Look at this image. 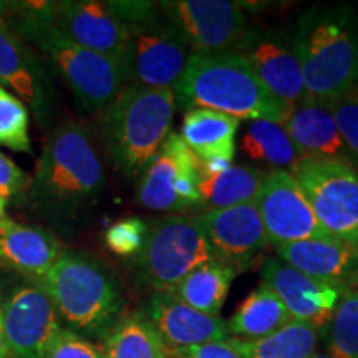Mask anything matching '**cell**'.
Returning a JSON list of instances; mask_svg holds the SVG:
<instances>
[{"mask_svg":"<svg viewBox=\"0 0 358 358\" xmlns=\"http://www.w3.org/2000/svg\"><path fill=\"white\" fill-rule=\"evenodd\" d=\"M308 358H335V357L325 348V350H317L313 355H310Z\"/></svg>","mask_w":358,"mask_h":358,"instance_id":"41","label":"cell"},{"mask_svg":"<svg viewBox=\"0 0 358 358\" xmlns=\"http://www.w3.org/2000/svg\"><path fill=\"white\" fill-rule=\"evenodd\" d=\"M231 52L243 57L268 92L289 106L308 96L292 40L282 34L250 27Z\"/></svg>","mask_w":358,"mask_h":358,"instance_id":"17","label":"cell"},{"mask_svg":"<svg viewBox=\"0 0 358 358\" xmlns=\"http://www.w3.org/2000/svg\"><path fill=\"white\" fill-rule=\"evenodd\" d=\"M2 313L12 358H45L62 320L42 285L29 280L13 285L2 297Z\"/></svg>","mask_w":358,"mask_h":358,"instance_id":"12","label":"cell"},{"mask_svg":"<svg viewBox=\"0 0 358 358\" xmlns=\"http://www.w3.org/2000/svg\"><path fill=\"white\" fill-rule=\"evenodd\" d=\"M277 257L302 274L330 284L358 285V249L334 237L274 245Z\"/></svg>","mask_w":358,"mask_h":358,"instance_id":"21","label":"cell"},{"mask_svg":"<svg viewBox=\"0 0 358 358\" xmlns=\"http://www.w3.org/2000/svg\"><path fill=\"white\" fill-rule=\"evenodd\" d=\"M325 335L335 358H358V285L343 289Z\"/></svg>","mask_w":358,"mask_h":358,"instance_id":"30","label":"cell"},{"mask_svg":"<svg viewBox=\"0 0 358 358\" xmlns=\"http://www.w3.org/2000/svg\"><path fill=\"white\" fill-rule=\"evenodd\" d=\"M45 358H103V352L101 347L92 340L62 327L45 353Z\"/></svg>","mask_w":358,"mask_h":358,"instance_id":"34","label":"cell"},{"mask_svg":"<svg viewBox=\"0 0 358 358\" xmlns=\"http://www.w3.org/2000/svg\"><path fill=\"white\" fill-rule=\"evenodd\" d=\"M12 8V2H2L0 0V20H6V17L10 13Z\"/></svg>","mask_w":358,"mask_h":358,"instance_id":"39","label":"cell"},{"mask_svg":"<svg viewBox=\"0 0 358 358\" xmlns=\"http://www.w3.org/2000/svg\"><path fill=\"white\" fill-rule=\"evenodd\" d=\"M0 85L25 103L38 127H48L57 103L48 65L6 20H0Z\"/></svg>","mask_w":358,"mask_h":358,"instance_id":"14","label":"cell"},{"mask_svg":"<svg viewBox=\"0 0 358 358\" xmlns=\"http://www.w3.org/2000/svg\"><path fill=\"white\" fill-rule=\"evenodd\" d=\"M290 320L280 299L261 284L236 308L226 325L232 338L259 340L274 334Z\"/></svg>","mask_w":358,"mask_h":358,"instance_id":"27","label":"cell"},{"mask_svg":"<svg viewBox=\"0 0 358 358\" xmlns=\"http://www.w3.org/2000/svg\"><path fill=\"white\" fill-rule=\"evenodd\" d=\"M127 27L123 71L128 85L146 88L176 87L194 52L164 19L156 2H110Z\"/></svg>","mask_w":358,"mask_h":358,"instance_id":"7","label":"cell"},{"mask_svg":"<svg viewBox=\"0 0 358 358\" xmlns=\"http://www.w3.org/2000/svg\"><path fill=\"white\" fill-rule=\"evenodd\" d=\"M256 206L272 245L332 237L317 221L290 171H268L259 189Z\"/></svg>","mask_w":358,"mask_h":358,"instance_id":"13","label":"cell"},{"mask_svg":"<svg viewBox=\"0 0 358 358\" xmlns=\"http://www.w3.org/2000/svg\"><path fill=\"white\" fill-rule=\"evenodd\" d=\"M0 146L17 153H32L30 111L19 96L0 85Z\"/></svg>","mask_w":358,"mask_h":358,"instance_id":"31","label":"cell"},{"mask_svg":"<svg viewBox=\"0 0 358 358\" xmlns=\"http://www.w3.org/2000/svg\"><path fill=\"white\" fill-rule=\"evenodd\" d=\"M143 315L155 327L169 350L232 338L221 317L196 310L168 292H153Z\"/></svg>","mask_w":358,"mask_h":358,"instance_id":"19","label":"cell"},{"mask_svg":"<svg viewBox=\"0 0 358 358\" xmlns=\"http://www.w3.org/2000/svg\"><path fill=\"white\" fill-rule=\"evenodd\" d=\"M48 19L71 42L110 58L123 69L127 27L110 2L62 0L52 2Z\"/></svg>","mask_w":358,"mask_h":358,"instance_id":"16","label":"cell"},{"mask_svg":"<svg viewBox=\"0 0 358 358\" xmlns=\"http://www.w3.org/2000/svg\"><path fill=\"white\" fill-rule=\"evenodd\" d=\"M266 174V171L250 164H231L217 171H206L199 164L201 208L206 211H216L256 203Z\"/></svg>","mask_w":358,"mask_h":358,"instance_id":"25","label":"cell"},{"mask_svg":"<svg viewBox=\"0 0 358 358\" xmlns=\"http://www.w3.org/2000/svg\"><path fill=\"white\" fill-rule=\"evenodd\" d=\"M101 340L103 358H169V348L143 312L122 317Z\"/></svg>","mask_w":358,"mask_h":358,"instance_id":"28","label":"cell"},{"mask_svg":"<svg viewBox=\"0 0 358 358\" xmlns=\"http://www.w3.org/2000/svg\"><path fill=\"white\" fill-rule=\"evenodd\" d=\"M241 120L214 110L192 108L185 111L179 136L206 171L231 166L237 150Z\"/></svg>","mask_w":358,"mask_h":358,"instance_id":"22","label":"cell"},{"mask_svg":"<svg viewBox=\"0 0 358 358\" xmlns=\"http://www.w3.org/2000/svg\"><path fill=\"white\" fill-rule=\"evenodd\" d=\"M7 201L3 198H0V221L7 219Z\"/></svg>","mask_w":358,"mask_h":358,"instance_id":"40","label":"cell"},{"mask_svg":"<svg viewBox=\"0 0 358 358\" xmlns=\"http://www.w3.org/2000/svg\"><path fill=\"white\" fill-rule=\"evenodd\" d=\"M261 280L280 299L290 319L315 327L322 334H327L340 295L345 289L302 274L279 257H267L264 261Z\"/></svg>","mask_w":358,"mask_h":358,"instance_id":"15","label":"cell"},{"mask_svg":"<svg viewBox=\"0 0 358 358\" xmlns=\"http://www.w3.org/2000/svg\"><path fill=\"white\" fill-rule=\"evenodd\" d=\"M136 199L155 213L181 214L201 208L199 161L171 131L138 178Z\"/></svg>","mask_w":358,"mask_h":358,"instance_id":"10","label":"cell"},{"mask_svg":"<svg viewBox=\"0 0 358 358\" xmlns=\"http://www.w3.org/2000/svg\"><path fill=\"white\" fill-rule=\"evenodd\" d=\"M105 186L95 140L77 120H65L45 138L24 201L48 229L75 236L96 214Z\"/></svg>","mask_w":358,"mask_h":358,"instance_id":"1","label":"cell"},{"mask_svg":"<svg viewBox=\"0 0 358 358\" xmlns=\"http://www.w3.org/2000/svg\"><path fill=\"white\" fill-rule=\"evenodd\" d=\"M150 221L138 216H128L111 224L103 234V241L115 256L133 259L145 248Z\"/></svg>","mask_w":358,"mask_h":358,"instance_id":"32","label":"cell"},{"mask_svg":"<svg viewBox=\"0 0 358 358\" xmlns=\"http://www.w3.org/2000/svg\"><path fill=\"white\" fill-rule=\"evenodd\" d=\"M169 358H244V355L236 338H226L192 347L174 348V350H169Z\"/></svg>","mask_w":358,"mask_h":358,"instance_id":"35","label":"cell"},{"mask_svg":"<svg viewBox=\"0 0 358 358\" xmlns=\"http://www.w3.org/2000/svg\"><path fill=\"white\" fill-rule=\"evenodd\" d=\"M0 358H12L7 345L6 329H3V313H2V297H0Z\"/></svg>","mask_w":358,"mask_h":358,"instance_id":"37","label":"cell"},{"mask_svg":"<svg viewBox=\"0 0 358 358\" xmlns=\"http://www.w3.org/2000/svg\"><path fill=\"white\" fill-rule=\"evenodd\" d=\"M237 274L239 271L236 267L214 259L192 268L168 294L196 310L221 317L224 302Z\"/></svg>","mask_w":358,"mask_h":358,"instance_id":"26","label":"cell"},{"mask_svg":"<svg viewBox=\"0 0 358 358\" xmlns=\"http://www.w3.org/2000/svg\"><path fill=\"white\" fill-rule=\"evenodd\" d=\"M239 151L254 168L262 171H290L306 158L282 127L267 120H252L245 124Z\"/></svg>","mask_w":358,"mask_h":358,"instance_id":"24","label":"cell"},{"mask_svg":"<svg viewBox=\"0 0 358 358\" xmlns=\"http://www.w3.org/2000/svg\"><path fill=\"white\" fill-rule=\"evenodd\" d=\"M38 284L50 295L62 324L88 340L103 338L123 317L118 280L88 252L65 249Z\"/></svg>","mask_w":358,"mask_h":358,"instance_id":"6","label":"cell"},{"mask_svg":"<svg viewBox=\"0 0 358 358\" xmlns=\"http://www.w3.org/2000/svg\"><path fill=\"white\" fill-rule=\"evenodd\" d=\"M345 143L350 164L358 171V92L329 103Z\"/></svg>","mask_w":358,"mask_h":358,"instance_id":"33","label":"cell"},{"mask_svg":"<svg viewBox=\"0 0 358 358\" xmlns=\"http://www.w3.org/2000/svg\"><path fill=\"white\" fill-rule=\"evenodd\" d=\"M290 40L308 96L329 105L358 92V30L343 3L307 8Z\"/></svg>","mask_w":358,"mask_h":358,"instance_id":"4","label":"cell"},{"mask_svg":"<svg viewBox=\"0 0 358 358\" xmlns=\"http://www.w3.org/2000/svg\"><path fill=\"white\" fill-rule=\"evenodd\" d=\"M52 2H12L6 17L12 32L34 45L48 66L64 80L85 111L100 113L127 87L124 71L116 62L80 47L48 19Z\"/></svg>","mask_w":358,"mask_h":358,"instance_id":"2","label":"cell"},{"mask_svg":"<svg viewBox=\"0 0 358 358\" xmlns=\"http://www.w3.org/2000/svg\"><path fill=\"white\" fill-rule=\"evenodd\" d=\"M29 185V176L19 164L13 163L7 155L0 153V198L7 201L24 196Z\"/></svg>","mask_w":358,"mask_h":358,"instance_id":"36","label":"cell"},{"mask_svg":"<svg viewBox=\"0 0 358 358\" xmlns=\"http://www.w3.org/2000/svg\"><path fill=\"white\" fill-rule=\"evenodd\" d=\"M156 3L194 53L234 50L252 27L244 3L232 0H164Z\"/></svg>","mask_w":358,"mask_h":358,"instance_id":"11","label":"cell"},{"mask_svg":"<svg viewBox=\"0 0 358 358\" xmlns=\"http://www.w3.org/2000/svg\"><path fill=\"white\" fill-rule=\"evenodd\" d=\"M214 252L196 216L169 214L150 221L145 248L133 259L134 274L155 292H169Z\"/></svg>","mask_w":358,"mask_h":358,"instance_id":"8","label":"cell"},{"mask_svg":"<svg viewBox=\"0 0 358 358\" xmlns=\"http://www.w3.org/2000/svg\"><path fill=\"white\" fill-rule=\"evenodd\" d=\"M52 231L3 219L0 221V267L22 280L38 282L64 254Z\"/></svg>","mask_w":358,"mask_h":358,"instance_id":"20","label":"cell"},{"mask_svg":"<svg viewBox=\"0 0 358 358\" xmlns=\"http://www.w3.org/2000/svg\"><path fill=\"white\" fill-rule=\"evenodd\" d=\"M176 113L173 90L127 85L100 111V140L105 155L124 178H140L171 133Z\"/></svg>","mask_w":358,"mask_h":358,"instance_id":"5","label":"cell"},{"mask_svg":"<svg viewBox=\"0 0 358 358\" xmlns=\"http://www.w3.org/2000/svg\"><path fill=\"white\" fill-rule=\"evenodd\" d=\"M173 93L179 110H214L248 122L284 123L292 108L272 95L234 52L192 53Z\"/></svg>","mask_w":358,"mask_h":358,"instance_id":"3","label":"cell"},{"mask_svg":"<svg viewBox=\"0 0 358 358\" xmlns=\"http://www.w3.org/2000/svg\"><path fill=\"white\" fill-rule=\"evenodd\" d=\"M343 7H345V10L348 13V17H350L352 24L355 25V29L358 30V2H355V3H343Z\"/></svg>","mask_w":358,"mask_h":358,"instance_id":"38","label":"cell"},{"mask_svg":"<svg viewBox=\"0 0 358 358\" xmlns=\"http://www.w3.org/2000/svg\"><path fill=\"white\" fill-rule=\"evenodd\" d=\"M214 257L244 271L271 245L256 203L196 214Z\"/></svg>","mask_w":358,"mask_h":358,"instance_id":"18","label":"cell"},{"mask_svg":"<svg viewBox=\"0 0 358 358\" xmlns=\"http://www.w3.org/2000/svg\"><path fill=\"white\" fill-rule=\"evenodd\" d=\"M282 127L306 158L335 159L350 164L338 124L327 103L307 96L290 108Z\"/></svg>","mask_w":358,"mask_h":358,"instance_id":"23","label":"cell"},{"mask_svg":"<svg viewBox=\"0 0 358 358\" xmlns=\"http://www.w3.org/2000/svg\"><path fill=\"white\" fill-rule=\"evenodd\" d=\"M292 176L327 234L358 249V171L335 159L303 158Z\"/></svg>","mask_w":358,"mask_h":358,"instance_id":"9","label":"cell"},{"mask_svg":"<svg viewBox=\"0 0 358 358\" xmlns=\"http://www.w3.org/2000/svg\"><path fill=\"white\" fill-rule=\"evenodd\" d=\"M325 334L303 322L290 320L259 340H237L244 358H308L319 350Z\"/></svg>","mask_w":358,"mask_h":358,"instance_id":"29","label":"cell"}]
</instances>
